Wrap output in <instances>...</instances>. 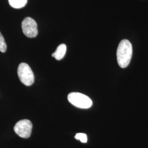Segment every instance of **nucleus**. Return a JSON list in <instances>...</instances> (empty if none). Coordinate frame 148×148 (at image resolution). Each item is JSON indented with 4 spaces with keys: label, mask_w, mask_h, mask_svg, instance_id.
Here are the masks:
<instances>
[{
    "label": "nucleus",
    "mask_w": 148,
    "mask_h": 148,
    "mask_svg": "<svg viewBox=\"0 0 148 148\" xmlns=\"http://www.w3.org/2000/svg\"><path fill=\"white\" fill-rule=\"evenodd\" d=\"M68 99L73 106L81 109H88L93 102L88 96L78 92H71L68 95Z\"/></svg>",
    "instance_id": "2"
},
{
    "label": "nucleus",
    "mask_w": 148,
    "mask_h": 148,
    "mask_svg": "<svg viewBox=\"0 0 148 148\" xmlns=\"http://www.w3.org/2000/svg\"><path fill=\"white\" fill-rule=\"evenodd\" d=\"M21 27L24 34L27 37L34 38L37 36L38 34L37 23L32 18H25L22 21Z\"/></svg>",
    "instance_id": "5"
},
{
    "label": "nucleus",
    "mask_w": 148,
    "mask_h": 148,
    "mask_svg": "<svg viewBox=\"0 0 148 148\" xmlns=\"http://www.w3.org/2000/svg\"><path fill=\"white\" fill-rule=\"evenodd\" d=\"M66 51V46L65 44H61L57 48L55 52L52 54V56L57 60L63 58Z\"/></svg>",
    "instance_id": "6"
},
{
    "label": "nucleus",
    "mask_w": 148,
    "mask_h": 148,
    "mask_svg": "<svg viewBox=\"0 0 148 148\" xmlns=\"http://www.w3.org/2000/svg\"><path fill=\"white\" fill-rule=\"evenodd\" d=\"M32 124L29 120L24 119L18 122L14 127V130L20 137L28 138L32 134Z\"/></svg>",
    "instance_id": "4"
},
{
    "label": "nucleus",
    "mask_w": 148,
    "mask_h": 148,
    "mask_svg": "<svg viewBox=\"0 0 148 148\" xmlns=\"http://www.w3.org/2000/svg\"><path fill=\"white\" fill-rule=\"evenodd\" d=\"M132 45L127 40H122L117 49V60L122 68L128 66L132 56Z\"/></svg>",
    "instance_id": "1"
},
{
    "label": "nucleus",
    "mask_w": 148,
    "mask_h": 148,
    "mask_svg": "<svg viewBox=\"0 0 148 148\" xmlns=\"http://www.w3.org/2000/svg\"><path fill=\"white\" fill-rule=\"evenodd\" d=\"M7 44L5 38L0 32V51L2 53H5L7 51Z\"/></svg>",
    "instance_id": "8"
},
{
    "label": "nucleus",
    "mask_w": 148,
    "mask_h": 148,
    "mask_svg": "<svg viewBox=\"0 0 148 148\" xmlns=\"http://www.w3.org/2000/svg\"><path fill=\"white\" fill-rule=\"evenodd\" d=\"M75 138L76 139L79 140L82 143H87V137L85 133H77Z\"/></svg>",
    "instance_id": "9"
},
{
    "label": "nucleus",
    "mask_w": 148,
    "mask_h": 148,
    "mask_svg": "<svg viewBox=\"0 0 148 148\" xmlns=\"http://www.w3.org/2000/svg\"><path fill=\"white\" fill-rule=\"evenodd\" d=\"M18 75L21 83L30 86L34 82V75L30 66L26 63H22L19 65Z\"/></svg>",
    "instance_id": "3"
},
{
    "label": "nucleus",
    "mask_w": 148,
    "mask_h": 148,
    "mask_svg": "<svg viewBox=\"0 0 148 148\" xmlns=\"http://www.w3.org/2000/svg\"><path fill=\"white\" fill-rule=\"evenodd\" d=\"M9 3L13 8L19 9L26 5L27 0H8Z\"/></svg>",
    "instance_id": "7"
}]
</instances>
